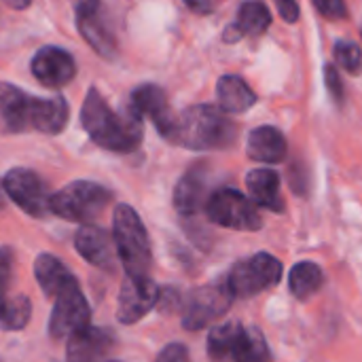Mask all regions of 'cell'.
I'll return each instance as SVG.
<instances>
[{"mask_svg": "<svg viewBox=\"0 0 362 362\" xmlns=\"http://www.w3.org/2000/svg\"><path fill=\"white\" fill-rule=\"evenodd\" d=\"M68 115L70 108L62 95L36 98L11 83H0V123L8 134L34 129L57 136L66 127Z\"/></svg>", "mask_w": 362, "mask_h": 362, "instance_id": "cell-1", "label": "cell"}, {"mask_svg": "<svg viewBox=\"0 0 362 362\" xmlns=\"http://www.w3.org/2000/svg\"><path fill=\"white\" fill-rule=\"evenodd\" d=\"M81 125L87 136L110 153H134L142 142V117L129 106L125 112H115L104 95L91 87L81 108Z\"/></svg>", "mask_w": 362, "mask_h": 362, "instance_id": "cell-2", "label": "cell"}, {"mask_svg": "<svg viewBox=\"0 0 362 362\" xmlns=\"http://www.w3.org/2000/svg\"><path fill=\"white\" fill-rule=\"evenodd\" d=\"M235 123L212 104H197L176 117L170 142L191 151H218L235 142Z\"/></svg>", "mask_w": 362, "mask_h": 362, "instance_id": "cell-3", "label": "cell"}, {"mask_svg": "<svg viewBox=\"0 0 362 362\" xmlns=\"http://www.w3.org/2000/svg\"><path fill=\"white\" fill-rule=\"evenodd\" d=\"M112 240L125 276L146 278L153 263L151 240L142 218L127 204H119L112 212Z\"/></svg>", "mask_w": 362, "mask_h": 362, "instance_id": "cell-4", "label": "cell"}, {"mask_svg": "<svg viewBox=\"0 0 362 362\" xmlns=\"http://www.w3.org/2000/svg\"><path fill=\"white\" fill-rule=\"evenodd\" d=\"M110 202L112 193L106 187L91 180H74L51 195L49 208L51 214L64 221L89 225L104 212Z\"/></svg>", "mask_w": 362, "mask_h": 362, "instance_id": "cell-5", "label": "cell"}, {"mask_svg": "<svg viewBox=\"0 0 362 362\" xmlns=\"http://www.w3.org/2000/svg\"><path fill=\"white\" fill-rule=\"evenodd\" d=\"M91 322V308L78 286L76 278H70L62 291L53 297V310L49 318V335L55 341L72 337L76 331L89 327Z\"/></svg>", "mask_w": 362, "mask_h": 362, "instance_id": "cell-6", "label": "cell"}, {"mask_svg": "<svg viewBox=\"0 0 362 362\" xmlns=\"http://www.w3.org/2000/svg\"><path fill=\"white\" fill-rule=\"evenodd\" d=\"M282 278V263L269 255L259 252L233 265L229 278L225 280L233 297H252L261 291L276 286Z\"/></svg>", "mask_w": 362, "mask_h": 362, "instance_id": "cell-7", "label": "cell"}, {"mask_svg": "<svg viewBox=\"0 0 362 362\" xmlns=\"http://www.w3.org/2000/svg\"><path fill=\"white\" fill-rule=\"evenodd\" d=\"M233 293L227 282L206 284L189 293L182 301V327L187 331H202L231 308Z\"/></svg>", "mask_w": 362, "mask_h": 362, "instance_id": "cell-8", "label": "cell"}, {"mask_svg": "<svg viewBox=\"0 0 362 362\" xmlns=\"http://www.w3.org/2000/svg\"><path fill=\"white\" fill-rule=\"evenodd\" d=\"M208 218L221 227L235 231H259L263 221L255 204L235 189H218L206 202Z\"/></svg>", "mask_w": 362, "mask_h": 362, "instance_id": "cell-9", "label": "cell"}, {"mask_svg": "<svg viewBox=\"0 0 362 362\" xmlns=\"http://www.w3.org/2000/svg\"><path fill=\"white\" fill-rule=\"evenodd\" d=\"M2 185L6 197H11L19 206V210H23L28 216L45 218L51 212L49 187L36 172L28 168H13L2 178Z\"/></svg>", "mask_w": 362, "mask_h": 362, "instance_id": "cell-10", "label": "cell"}, {"mask_svg": "<svg viewBox=\"0 0 362 362\" xmlns=\"http://www.w3.org/2000/svg\"><path fill=\"white\" fill-rule=\"evenodd\" d=\"M161 288L146 276V278H132L125 276L119 293L117 303V320L121 325H136L140 322L157 303H159Z\"/></svg>", "mask_w": 362, "mask_h": 362, "instance_id": "cell-11", "label": "cell"}, {"mask_svg": "<svg viewBox=\"0 0 362 362\" xmlns=\"http://www.w3.org/2000/svg\"><path fill=\"white\" fill-rule=\"evenodd\" d=\"M30 70L40 85L57 89L68 85L76 76V62L66 49L49 45L34 53Z\"/></svg>", "mask_w": 362, "mask_h": 362, "instance_id": "cell-12", "label": "cell"}, {"mask_svg": "<svg viewBox=\"0 0 362 362\" xmlns=\"http://www.w3.org/2000/svg\"><path fill=\"white\" fill-rule=\"evenodd\" d=\"M129 106L140 115V117H148L157 132L170 140L172 134H174V127H176V117L168 104V98H165V91L153 83H146V85H140L132 91V100H129Z\"/></svg>", "mask_w": 362, "mask_h": 362, "instance_id": "cell-13", "label": "cell"}, {"mask_svg": "<svg viewBox=\"0 0 362 362\" xmlns=\"http://www.w3.org/2000/svg\"><path fill=\"white\" fill-rule=\"evenodd\" d=\"M117 339L104 327H85L68 337L66 362H104L112 352Z\"/></svg>", "mask_w": 362, "mask_h": 362, "instance_id": "cell-14", "label": "cell"}, {"mask_svg": "<svg viewBox=\"0 0 362 362\" xmlns=\"http://www.w3.org/2000/svg\"><path fill=\"white\" fill-rule=\"evenodd\" d=\"M74 248L76 252L93 267L104 272L117 269V252L112 238L106 229L95 225H83L78 227L74 235Z\"/></svg>", "mask_w": 362, "mask_h": 362, "instance_id": "cell-15", "label": "cell"}, {"mask_svg": "<svg viewBox=\"0 0 362 362\" xmlns=\"http://www.w3.org/2000/svg\"><path fill=\"white\" fill-rule=\"evenodd\" d=\"M286 138L280 129L272 125H263L250 132L246 142V153L250 159L261 163H280L286 157Z\"/></svg>", "mask_w": 362, "mask_h": 362, "instance_id": "cell-16", "label": "cell"}, {"mask_svg": "<svg viewBox=\"0 0 362 362\" xmlns=\"http://www.w3.org/2000/svg\"><path fill=\"white\" fill-rule=\"evenodd\" d=\"M206 199V172L202 165L191 168L174 189V208L189 216L195 214Z\"/></svg>", "mask_w": 362, "mask_h": 362, "instance_id": "cell-17", "label": "cell"}, {"mask_svg": "<svg viewBox=\"0 0 362 362\" xmlns=\"http://www.w3.org/2000/svg\"><path fill=\"white\" fill-rule=\"evenodd\" d=\"M246 187L252 195V199L272 210V212H284V199L280 193V176L274 170H252L246 176Z\"/></svg>", "mask_w": 362, "mask_h": 362, "instance_id": "cell-18", "label": "cell"}, {"mask_svg": "<svg viewBox=\"0 0 362 362\" xmlns=\"http://www.w3.org/2000/svg\"><path fill=\"white\" fill-rule=\"evenodd\" d=\"M216 95H218V104L225 112H244L257 104L255 91L248 87V83L244 78H240L235 74L221 76V81L216 85Z\"/></svg>", "mask_w": 362, "mask_h": 362, "instance_id": "cell-19", "label": "cell"}, {"mask_svg": "<svg viewBox=\"0 0 362 362\" xmlns=\"http://www.w3.org/2000/svg\"><path fill=\"white\" fill-rule=\"evenodd\" d=\"M34 276H36V282H38V286H40V291L45 293L47 299H53L62 291V286L70 278H74L68 272V267L55 255H47V252L36 257V261H34Z\"/></svg>", "mask_w": 362, "mask_h": 362, "instance_id": "cell-20", "label": "cell"}, {"mask_svg": "<svg viewBox=\"0 0 362 362\" xmlns=\"http://www.w3.org/2000/svg\"><path fill=\"white\" fill-rule=\"evenodd\" d=\"M76 25H78L81 36L93 47L95 53H100L106 59H112L117 55L115 36L106 28L104 19L100 17V11H95L91 15H85V17H76Z\"/></svg>", "mask_w": 362, "mask_h": 362, "instance_id": "cell-21", "label": "cell"}, {"mask_svg": "<svg viewBox=\"0 0 362 362\" xmlns=\"http://www.w3.org/2000/svg\"><path fill=\"white\" fill-rule=\"evenodd\" d=\"M288 282H291V293L299 301H305L322 288L325 274H322L320 265H316L312 261H301L291 269Z\"/></svg>", "mask_w": 362, "mask_h": 362, "instance_id": "cell-22", "label": "cell"}, {"mask_svg": "<svg viewBox=\"0 0 362 362\" xmlns=\"http://www.w3.org/2000/svg\"><path fill=\"white\" fill-rule=\"evenodd\" d=\"M233 362H267L269 348L261 331L252 327H242L233 346Z\"/></svg>", "mask_w": 362, "mask_h": 362, "instance_id": "cell-23", "label": "cell"}, {"mask_svg": "<svg viewBox=\"0 0 362 362\" xmlns=\"http://www.w3.org/2000/svg\"><path fill=\"white\" fill-rule=\"evenodd\" d=\"M242 34H252L259 36L263 32H267V28L272 25V13L265 6V2L261 0H246L240 4L238 11V23H235Z\"/></svg>", "mask_w": 362, "mask_h": 362, "instance_id": "cell-24", "label": "cell"}, {"mask_svg": "<svg viewBox=\"0 0 362 362\" xmlns=\"http://www.w3.org/2000/svg\"><path fill=\"white\" fill-rule=\"evenodd\" d=\"M242 325L240 322H227L221 327H214L208 335V356L212 362H233V346L238 339Z\"/></svg>", "mask_w": 362, "mask_h": 362, "instance_id": "cell-25", "label": "cell"}, {"mask_svg": "<svg viewBox=\"0 0 362 362\" xmlns=\"http://www.w3.org/2000/svg\"><path fill=\"white\" fill-rule=\"evenodd\" d=\"M32 316V303L25 295H15L4 312V316L0 318V327L2 331H23L30 322Z\"/></svg>", "mask_w": 362, "mask_h": 362, "instance_id": "cell-26", "label": "cell"}, {"mask_svg": "<svg viewBox=\"0 0 362 362\" xmlns=\"http://www.w3.org/2000/svg\"><path fill=\"white\" fill-rule=\"evenodd\" d=\"M13 278V250L8 246H0V318L4 316L13 297H8V286Z\"/></svg>", "mask_w": 362, "mask_h": 362, "instance_id": "cell-27", "label": "cell"}, {"mask_svg": "<svg viewBox=\"0 0 362 362\" xmlns=\"http://www.w3.org/2000/svg\"><path fill=\"white\" fill-rule=\"evenodd\" d=\"M335 59L350 74H358L362 70V49L356 42L339 40L335 45Z\"/></svg>", "mask_w": 362, "mask_h": 362, "instance_id": "cell-28", "label": "cell"}, {"mask_svg": "<svg viewBox=\"0 0 362 362\" xmlns=\"http://www.w3.org/2000/svg\"><path fill=\"white\" fill-rule=\"evenodd\" d=\"M325 81H327V89L331 93V98L341 104L344 102V85H341V76L337 72V68L333 64H327L325 66Z\"/></svg>", "mask_w": 362, "mask_h": 362, "instance_id": "cell-29", "label": "cell"}, {"mask_svg": "<svg viewBox=\"0 0 362 362\" xmlns=\"http://www.w3.org/2000/svg\"><path fill=\"white\" fill-rule=\"evenodd\" d=\"M314 6L327 17V19H341L348 13V6L344 0H314Z\"/></svg>", "mask_w": 362, "mask_h": 362, "instance_id": "cell-30", "label": "cell"}, {"mask_svg": "<svg viewBox=\"0 0 362 362\" xmlns=\"http://www.w3.org/2000/svg\"><path fill=\"white\" fill-rule=\"evenodd\" d=\"M157 362H191V356H189L187 346H182V344H168L159 352Z\"/></svg>", "mask_w": 362, "mask_h": 362, "instance_id": "cell-31", "label": "cell"}, {"mask_svg": "<svg viewBox=\"0 0 362 362\" xmlns=\"http://www.w3.org/2000/svg\"><path fill=\"white\" fill-rule=\"evenodd\" d=\"M274 2H276L278 13L282 15L284 21L295 23L299 19V4H297V0H274Z\"/></svg>", "mask_w": 362, "mask_h": 362, "instance_id": "cell-32", "label": "cell"}, {"mask_svg": "<svg viewBox=\"0 0 362 362\" xmlns=\"http://www.w3.org/2000/svg\"><path fill=\"white\" fill-rule=\"evenodd\" d=\"M70 2L74 6L76 17H85V15L100 11V0H70Z\"/></svg>", "mask_w": 362, "mask_h": 362, "instance_id": "cell-33", "label": "cell"}, {"mask_svg": "<svg viewBox=\"0 0 362 362\" xmlns=\"http://www.w3.org/2000/svg\"><path fill=\"white\" fill-rule=\"evenodd\" d=\"M187 2V6L191 8V11H195V13H199V15H208L210 11H212V0H185Z\"/></svg>", "mask_w": 362, "mask_h": 362, "instance_id": "cell-34", "label": "cell"}, {"mask_svg": "<svg viewBox=\"0 0 362 362\" xmlns=\"http://www.w3.org/2000/svg\"><path fill=\"white\" fill-rule=\"evenodd\" d=\"M2 2L11 8H25V6H30L32 0H2Z\"/></svg>", "mask_w": 362, "mask_h": 362, "instance_id": "cell-35", "label": "cell"}, {"mask_svg": "<svg viewBox=\"0 0 362 362\" xmlns=\"http://www.w3.org/2000/svg\"><path fill=\"white\" fill-rule=\"evenodd\" d=\"M6 206V191H4V185H2V180H0V210Z\"/></svg>", "mask_w": 362, "mask_h": 362, "instance_id": "cell-36", "label": "cell"}]
</instances>
